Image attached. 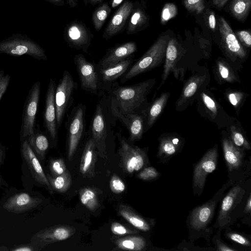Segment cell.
<instances>
[{
	"instance_id": "6da1fadb",
	"label": "cell",
	"mask_w": 251,
	"mask_h": 251,
	"mask_svg": "<svg viewBox=\"0 0 251 251\" xmlns=\"http://www.w3.org/2000/svg\"><path fill=\"white\" fill-rule=\"evenodd\" d=\"M155 82V79L152 78L116 88L112 93V110L123 114L138 113L137 110L146 100Z\"/></svg>"
},
{
	"instance_id": "7a4b0ae2",
	"label": "cell",
	"mask_w": 251,
	"mask_h": 251,
	"mask_svg": "<svg viewBox=\"0 0 251 251\" xmlns=\"http://www.w3.org/2000/svg\"><path fill=\"white\" fill-rule=\"evenodd\" d=\"M170 38V36L167 32L162 33L121 78V82H125L140 74L160 65L165 57L166 47Z\"/></svg>"
},
{
	"instance_id": "3957f363",
	"label": "cell",
	"mask_w": 251,
	"mask_h": 251,
	"mask_svg": "<svg viewBox=\"0 0 251 251\" xmlns=\"http://www.w3.org/2000/svg\"><path fill=\"white\" fill-rule=\"evenodd\" d=\"M40 91L41 83L39 81H37L32 85L28 91L22 114L20 131L21 141L26 139L34 132Z\"/></svg>"
},
{
	"instance_id": "277c9868",
	"label": "cell",
	"mask_w": 251,
	"mask_h": 251,
	"mask_svg": "<svg viewBox=\"0 0 251 251\" xmlns=\"http://www.w3.org/2000/svg\"><path fill=\"white\" fill-rule=\"evenodd\" d=\"M120 147V166L124 171L132 174L142 169L147 163V156L144 151L137 146L130 145L120 134H118Z\"/></svg>"
},
{
	"instance_id": "5b68a950",
	"label": "cell",
	"mask_w": 251,
	"mask_h": 251,
	"mask_svg": "<svg viewBox=\"0 0 251 251\" xmlns=\"http://www.w3.org/2000/svg\"><path fill=\"white\" fill-rule=\"evenodd\" d=\"M63 37L70 47L87 53L94 34L85 23L75 20L65 27Z\"/></svg>"
},
{
	"instance_id": "8992f818",
	"label": "cell",
	"mask_w": 251,
	"mask_h": 251,
	"mask_svg": "<svg viewBox=\"0 0 251 251\" xmlns=\"http://www.w3.org/2000/svg\"><path fill=\"white\" fill-rule=\"evenodd\" d=\"M75 231V227L69 225L53 226L35 234L31 237V243L39 251L50 244L69 238Z\"/></svg>"
},
{
	"instance_id": "52a82bcc",
	"label": "cell",
	"mask_w": 251,
	"mask_h": 251,
	"mask_svg": "<svg viewBox=\"0 0 251 251\" xmlns=\"http://www.w3.org/2000/svg\"><path fill=\"white\" fill-rule=\"evenodd\" d=\"M75 81L71 74L64 71L62 77L55 89V103L57 127L62 124L64 116L69 106L74 89Z\"/></svg>"
},
{
	"instance_id": "ba28073f",
	"label": "cell",
	"mask_w": 251,
	"mask_h": 251,
	"mask_svg": "<svg viewBox=\"0 0 251 251\" xmlns=\"http://www.w3.org/2000/svg\"><path fill=\"white\" fill-rule=\"evenodd\" d=\"M0 53H4L13 56L28 55L39 60H47L44 50L32 41L14 39L0 43Z\"/></svg>"
},
{
	"instance_id": "9c48e42d",
	"label": "cell",
	"mask_w": 251,
	"mask_h": 251,
	"mask_svg": "<svg viewBox=\"0 0 251 251\" xmlns=\"http://www.w3.org/2000/svg\"><path fill=\"white\" fill-rule=\"evenodd\" d=\"M74 62L81 88L87 92L96 93L98 89L99 76L94 65L80 53L75 56Z\"/></svg>"
},
{
	"instance_id": "30bf717a",
	"label": "cell",
	"mask_w": 251,
	"mask_h": 251,
	"mask_svg": "<svg viewBox=\"0 0 251 251\" xmlns=\"http://www.w3.org/2000/svg\"><path fill=\"white\" fill-rule=\"evenodd\" d=\"M217 24L221 43L225 50L232 56L240 59L245 58L247 55L246 50L225 18L222 16L218 17Z\"/></svg>"
},
{
	"instance_id": "8fae6325",
	"label": "cell",
	"mask_w": 251,
	"mask_h": 251,
	"mask_svg": "<svg viewBox=\"0 0 251 251\" xmlns=\"http://www.w3.org/2000/svg\"><path fill=\"white\" fill-rule=\"evenodd\" d=\"M84 107L79 105L75 107L68 126V158L71 160L81 140L84 129Z\"/></svg>"
},
{
	"instance_id": "7c38bea8",
	"label": "cell",
	"mask_w": 251,
	"mask_h": 251,
	"mask_svg": "<svg viewBox=\"0 0 251 251\" xmlns=\"http://www.w3.org/2000/svg\"><path fill=\"white\" fill-rule=\"evenodd\" d=\"M133 5V1L126 0L118 7L106 26L102 35L103 38L109 39L126 28Z\"/></svg>"
},
{
	"instance_id": "4fadbf2b",
	"label": "cell",
	"mask_w": 251,
	"mask_h": 251,
	"mask_svg": "<svg viewBox=\"0 0 251 251\" xmlns=\"http://www.w3.org/2000/svg\"><path fill=\"white\" fill-rule=\"evenodd\" d=\"M218 158V148L216 145L209 150L195 166L193 174L194 188L202 189L208 174L213 172L216 168Z\"/></svg>"
},
{
	"instance_id": "5bb4252c",
	"label": "cell",
	"mask_w": 251,
	"mask_h": 251,
	"mask_svg": "<svg viewBox=\"0 0 251 251\" xmlns=\"http://www.w3.org/2000/svg\"><path fill=\"white\" fill-rule=\"evenodd\" d=\"M21 151L34 179L43 186L50 193L53 190L48 181L47 176L32 149L26 139L22 141Z\"/></svg>"
},
{
	"instance_id": "9a60e30c",
	"label": "cell",
	"mask_w": 251,
	"mask_h": 251,
	"mask_svg": "<svg viewBox=\"0 0 251 251\" xmlns=\"http://www.w3.org/2000/svg\"><path fill=\"white\" fill-rule=\"evenodd\" d=\"M91 130L92 139L95 143L98 154L101 158L106 159L107 128L104 113L101 105L99 104L97 105L92 119Z\"/></svg>"
},
{
	"instance_id": "2e32d148",
	"label": "cell",
	"mask_w": 251,
	"mask_h": 251,
	"mask_svg": "<svg viewBox=\"0 0 251 251\" xmlns=\"http://www.w3.org/2000/svg\"><path fill=\"white\" fill-rule=\"evenodd\" d=\"M55 83L50 78L46 94L44 114V126L50 138L54 140L57 134L56 108L55 103Z\"/></svg>"
},
{
	"instance_id": "e0dca14e",
	"label": "cell",
	"mask_w": 251,
	"mask_h": 251,
	"mask_svg": "<svg viewBox=\"0 0 251 251\" xmlns=\"http://www.w3.org/2000/svg\"><path fill=\"white\" fill-rule=\"evenodd\" d=\"M42 202L40 198L21 192L10 197L3 204V207L9 212L20 213L37 207Z\"/></svg>"
},
{
	"instance_id": "ac0fdd59",
	"label": "cell",
	"mask_w": 251,
	"mask_h": 251,
	"mask_svg": "<svg viewBox=\"0 0 251 251\" xmlns=\"http://www.w3.org/2000/svg\"><path fill=\"white\" fill-rule=\"evenodd\" d=\"M137 50L135 42L129 41L110 49L100 61V68H106L129 58Z\"/></svg>"
},
{
	"instance_id": "d6986e66",
	"label": "cell",
	"mask_w": 251,
	"mask_h": 251,
	"mask_svg": "<svg viewBox=\"0 0 251 251\" xmlns=\"http://www.w3.org/2000/svg\"><path fill=\"white\" fill-rule=\"evenodd\" d=\"M150 25V17L146 8L136 1L126 26V34L133 35L146 28Z\"/></svg>"
},
{
	"instance_id": "ffe728a7",
	"label": "cell",
	"mask_w": 251,
	"mask_h": 251,
	"mask_svg": "<svg viewBox=\"0 0 251 251\" xmlns=\"http://www.w3.org/2000/svg\"><path fill=\"white\" fill-rule=\"evenodd\" d=\"M112 111L128 129L130 141L135 142L141 139L144 132V118L143 115L138 113L123 114L114 110Z\"/></svg>"
},
{
	"instance_id": "44dd1931",
	"label": "cell",
	"mask_w": 251,
	"mask_h": 251,
	"mask_svg": "<svg viewBox=\"0 0 251 251\" xmlns=\"http://www.w3.org/2000/svg\"><path fill=\"white\" fill-rule=\"evenodd\" d=\"M98 154L94 141L91 138L85 146L80 163L79 171L84 177L91 178L95 176Z\"/></svg>"
},
{
	"instance_id": "7402d4cb",
	"label": "cell",
	"mask_w": 251,
	"mask_h": 251,
	"mask_svg": "<svg viewBox=\"0 0 251 251\" xmlns=\"http://www.w3.org/2000/svg\"><path fill=\"white\" fill-rule=\"evenodd\" d=\"M179 55V45L177 40L170 37L166 47L165 59L161 83L158 89L164 84L171 72H175Z\"/></svg>"
},
{
	"instance_id": "603a6c76",
	"label": "cell",
	"mask_w": 251,
	"mask_h": 251,
	"mask_svg": "<svg viewBox=\"0 0 251 251\" xmlns=\"http://www.w3.org/2000/svg\"><path fill=\"white\" fill-rule=\"evenodd\" d=\"M216 204L210 201L195 208L190 217L191 226L197 230L204 228L213 216Z\"/></svg>"
},
{
	"instance_id": "cb8c5ba5",
	"label": "cell",
	"mask_w": 251,
	"mask_h": 251,
	"mask_svg": "<svg viewBox=\"0 0 251 251\" xmlns=\"http://www.w3.org/2000/svg\"><path fill=\"white\" fill-rule=\"evenodd\" d=\"M225 159L228 168L232 171L241 165L244 152L236 147L229 138H225L222 141Z\"/></svg>"
},
{
	"instance_id": "d4e9b609",
	"label": "cell",
	"mask_w": 251,
	"mask_h": 251,
	"mask_svg": "<svg viewBox=\"0 0 251 251\" xmlns=\"http://www.w3.org/2000/svg\"><path fill=\"white\" fill-rule=\"evenodd\" d=\"M118 212L121 216L138 229L143 231L150 229L151 226L148 222L130 206L121 204L118 208Z\"/></svg>"
},
{
	"instance_id": "484cf974",
	"label": "cell",
	"mask_w": 251,
	"mask_h": 251,
	"mask_svg": "<svg viewBox=\"0 0 251 251\" xmlns=\"http://www.w3.org/2000/svg\"><path fill=\"white\" fill-rule=\"evenodd\" d=\"M133 60L127 58L106 68H100V75L102 80L108 82L115 80L127 71Z\"/></svg>"
},
{
	"instance_id": "4316f807",
	"label": "cell",
	"mask_w": 251,
	"mask_h": 251,
	"mask_svg": "<svg viewBox=\"0 0 251 251\" xmlns=\"http://www.w3.org/2000/svg\"><path fill=\"white\" fill-rule=\"evenodd\" d=\"M26 139L37 157L43 159L49 147L47 137L35 129L34 133Z\"/></svg>"
},
{
	"instance_id": "83f0119b",
	"label": "cell",
	"mask_w": 251,
	"mask_h": 251,
	"mask_svg": "<svg viewBox=\"0 0 251 251\" xmlns=\"http://www.w3.org/2000/svg\"><path fill=\"white\" fill-rule=\"evenodd\" d=\"M251 7V0H231L229 11L235 19L244 23L247 18Z\"/></svg>"
},
{
	"instance_id": "f1b7e54d",
	"label": "cell",
	"mask_w": 251,
	"mask_h": 251,
	"mask_svg": "<svg viewBox=\"0 0 251 251\" xmlns=\"http://www.w3.org/2000/svg\"><path fill=\"white\" fill-rule=\"evenodd\" d=\"M170 94L163 93L149 107L147 115V124L148 127H151L165 107Z\"/></svg>"
},
{
	"instance_id": "f546056e",
	"label": "cell",
	"mask_w": 251,
	"mask_h": 251,
	"mask_svg": "<svg viewBox=\"0 0 251 251\" xmlns=\"http://www.w3.org/2000/svg\"><path fill=\"white\" fill-rule=\"evenodd\" d=\"M203 80L201 76L198 75L193 76L188 80L177 100V106H182L196 93Z\"/></svg>"
},
{
	"instance_id": "4dcf8cb0",
	"label": "cell",
	"mask_w": 251,
	"mask_h": 251,
	"mask_svg": "<svg viewBox=\"0 0 251 251\" xmlns=\"http://www.w3.org/2000/svg\"><path fill=\"white\" fill-rule=\"evenodd\" d=\"M115 244L120 249L133 251H142L146 246L145 239L138 236H128L118 238Z\"/></svg>"
},
{
	"instance_id": "1f68e13d",
	"label": "cell",
	"mask_w": 251,
	"mask_h": 251,
	"mask_svg": "<svg viewBox=\"0 0 251 251\" xmlns=\"http://www.w3.org/2000/svg\"><path fill=\"white\" fill-rule=\"evenodd\" d=\"M241 191V188L237 186L231 189L222 201L219 212L218 220H225L232 210Z\"/></svg>"
},
{
	"instance_id": "d6a6232c",
	"label": "cell",
	"mask_w": 251,
	"mask_h": 251,
	"mask_svg": "<svg viewBox=\"0 0 251 251\" xmlns=\"http://www.w3.org/2000/svg\"><path fill=\"white\" fill-rule=\"evenodd\" d=\"M46 176L53 191L64 193L69 189L71 185V176L68 170L64 174L56 176H52L49 174Z\"/></svg>"
},
{
	"instance_id": "836d02e7",
	"label": "cell",
	"mask_w": 251,
	"mask_h": 251,
	"mask_svg": "<svg viewBox=\"0 0 251 251\" xmlns=\"http://www.w3.org/2000/svg\"><path fill=\"white\" fill-rule=\"evenodd\" d=\"M112 8L107 2H103L94 11L92 21L95 30L99 31L111 12Z\"/></svg>"
},
{
	"instance_id": "e575fe53",
	"label": "cell",
	"mask_w": 251,
	"mask_h": 251,
	"mask_svg": "<svg viewBox=\"0 0 251 251\" xmlns=\"http://www.w3.org/2000/svg\"><path fill=\"white\" fill-rule=\"evenodd\" d=\"M180 145V140L176 137L170 136L162 138L160 141L158 155H172L176 152Z\"/></svg>"
},
{
	"instance_id": "d590c367",
	"label": "cell",
	"mask_w": 251,
	"mask_h": 251,
	"mask_svg": "<svg viewBox=\"0 0 251 251\" xmlns=\"http://www.w3.org/2000/svg\"><path fill=\"white\" fill-rule=\"evenodd\" d=\"M81 203L90 211H94L99 207V201L96 191L90 187H85L79 191Z\"/></svg>"
},
{
	"instance_id": "8d00e7d4",
	"label": "cell",
	"mask_w": 251,
	"mask_h": 251,
	"mask_svg": "<svg viewBox=\"0 0 251 251\" xmlns=\"http://www.w3.org/2000/svg\"><path fill=\"white\" fill-rule=\"evenodd\" d=\"M217 69L220 76L224 80L230 83L236 80L233 70L224 61L219 60L217 62Z\"/></svg>"
},
{
	"instance_id": "74e56055",
	"label": "cell",
	"mask_w": 251,
	"mask_h": 251,
	"mask_svg": "<svg viewBox=\"0 0 251 251\" xmlns=\"http://www.w3.org/2000/svg\"><path fill=\"white\" fill-rule=\"evenodd\" d=\"M188 12L196 15L202 13L206 8L205 0H182Z\"/></svg>"
},
{
	"instance_id": "f35d334b",
	"label": "cell",
	"mask_w": 251,
	"mask_h": 251,
	"mask_svg": "<svg viewBox=\"0 0 251 251\" xmlns=\"http://www.w3.org/2000/svg\"><path fill=\"white\" fill-rule=\"evenodd\" d=\"M177 14V8L174 3H166L161 12L160 23L165 25L170 20L174 18Z\"/></svg>"
},
{
	"instance_id": "ab89813d",
	"label": "cell",
	"mask_w": 251,
	"mask_h": 251,
	"mask_svg": "<svg viewBox=\"0 0 251 251\" xmlns=\"http://www.w3.org/2000/svg\"><path fill=\"white\" fill-rule=\"evenodd\" d=\"M231 137L233 143L240 149L250 150L251 146L242 133L234 126L231 127Z\"/></svg>"
},
{
	"instance_id": "60d3db41",
	"label": "cell",
	"mask_w": 251,
	"mask_h": 251,
	"mask_svg": "<svg viewBox=\"0 0 251 251\" xmlns=\"http://www.w3.org/2000/svg\"><path fill=\"white\" fill-rule=\"evenodd\" d=\"M50 168L52 176L61 175L67 171L64 161L62 158L51 160Z\"/></svg>"
},
{
	"instance_id": "b9f144b4",
	"label": "cell",
	"mask_w": 251,
	"mask_h": 251,
	"mask_svg": "<svg viewBox=\"0 0 251 251\" xmlns=\"http://www.w3.org/2000/svg\"><path fill=\"white\" fill-rule=\"evenodd\" d=\"M111 191L114 194H121L126 189V185L122 179L116 174H114L109 182Z\"/></svg>"
},
{
	"instance_id": "7bdbcfd3",
	"label": "cell",
	"mask_w": 251,
	"mask_h": 251,
	"mask_svg": "<svg viewBox=\"0 0 251 251\" xmlns=\"http://www.w3.org/2000/svg\"><path fill=\"white\" fill-rule=\"evenodd\" d=\"M111 232L117 235H126L137 233V231L131 229L118 222H113L111 226Z\"/></svg>"
},
{
	"instance_id": "ee69618b",
	"label": "cell",
	"mask_w": 251,
	"mask_h": 251,
	"mask_svg": "<svg viewBox=\"0 0 251 251\" xmlns=\"http://www.w3.org/2000/svg\"><path fill=\"white\" fill-rule=\"evenodd\" d=\"M159 176V173L154 168L148 167L137 175V177L145 181H149L156 178Z\"/></svg>"
},
{
	"instance_id": "f6af8a7d",
	"label": "cell",
	"mask_w": 251,
	"mask_h": 251,
	"mask_svg": "<svg viewBox=\"0 0 251 251\" xmlns=\"http://www.w3.org/2000/svg\"><path fill=\"white\" fill-rule=\"evenodd\" d=\"M235 34L242 46L247 48L251 47V34L250 30H238Z\"/></svg>"
},
{
	"instance_id": "bcb514c9",
	"label": "cell",
	"mask_w": 251,
	"mask_h": 251,
	"mask_svg": "<svg viewBox=\"0 0 251 251\" xmlns=\"http://www.w3.org/2000/svg\"><path fill=\"white\" fill-rule=\"evenodd\" d=\"M202 101L212 116H215L217 113V107L215 101L208 95L201 93Z\"/></svg>"
},
{
	"instance_id": "7dc6e473",
	"label": "cell",
	"mask_w": 251,
	"mask_h": 251,
	"mask_svg": "<svg viewBox=\"0 0 251 251\" xmlns=\"http://www.w3.org/2000/svg\"><path fill=\"white\" fill-rule=\"evenodd\" d=\"M10 81V76L0 70V100L6 91Z\"/></svg>"
},
{
	"instance_id": "c3c4849f",
	"label": "cell",
	"mask_w": 251,
	"mask_h": 251,
	"mask_svg": "<svg viewBox=\"0 0 251 251\" xmlns=\"http://www.w3.org/2000/svg\"><path fill=\"white\" fill-rule=\"evenodd\" d=\"M244 94L240 92L234 91L228 93L227 97L230 103L235 107H238L241 103Z\"/></svg>"
},
{
	"instance_id": "681fc988",
	"label": "cell",
	"mask_w": 251,
	"mask_h": 251,
	"mask_svg": "<svg viewBox=\"0 0 251 251\" xmlns=\"http://www.w3.org/2000/svg\"><path fill=\"white\" fill-rule=\"evenodd\" d=\"M227 236L231 240L242 245L249 246L250 241L243 236L236 233H229Z\"/></svg>"
},
{
	"instance_id": "f907efd6",
	"label": "cell",
	"mask_w": 251,
	"mask_h": 251,
	"mask_svg": "<svg viewBox=\"0 0 251 251\" xmlns=\"http://www.w3.org/2000/svg\"><path fill=\"white\" fill-rule=\"evenodd\" d=\"M208 12L207 16L208 25L211 30L214 31L217 25L215 14L213 10H209Z\"/></svg>"
},
{
	"instance_id": "816d5d0a",
	"label": "cell",
	"mask_w": 251,
	"mask_h": 251,
	"mask_svg": "<svg viewBox=\"0 0 251 251\" xmlns=\"http://www.w3.org/2000/svg\"><path fill=\"white\" fill-rule=\"evenodd\" d=\"M13 251H37L35 247L31 244H24L14 247L11 250Z\"/></svg>"
},
{
	"instance_id": "f5cc1de1",
	"label": "cell",
	"mask_w": 251,
	"mask_h": 251,
	"mask_svg": "<svg viewBox=\"0 0 251 251\" xmlns=\"http://www.w3.org/2000/svg\"><path fill=\"white\" fill-rule=\"evenodd\" d=\"M229 0H210L211 5L218 10L223 9Z\"/></svg>"
},
{
	"instance_id": "db71d44e",
	"label": "cell",
	"mask_w": 251,
	"mask_h": 251,
	"mask_svg": "<svg viewBox=\"0 0 251 251\" xmlns=\"http://www.w3.org/2000/svg\"><path fill=\"white\" fill-rule=\"evenodd\" d=\"M52 1L54 2L56 4L58 5H62L65 4V0H51ZM66 4H69V5L73 8L75 7L77 4V0H67L66 2Z\"/></svg>"
},
{
	"instance_id": "11a10c76",
	"label": "cell",
	"mask_w": 251,
	"mask_h": 251,
	"mask_svg": "<svg viewBox=\"0 0 251 251\" xmlns=\"http://www.w3.org/2000/svg\"><path fill=\"white\" fill-rule=\"evenodd\" d=\"M5 157V148L0 142V167L4 162Z\"/></svg>"
},
{
	"instance_id": "9f6ffc18",
	"label": "cell",
	"mask_w": 251,
	"mask_h": 251,
	"mask_svg": "<svg viewBox=\"0 0 251 251\" xmlns=\"http://www.w3.org/2000/svg\"><path fill=\"white\" fill-rule=\"evenodd\" d=\"M126 0H110L109 4L112 9L116 8L122 4Z\"/></svg>"
},
{
	"instance_id": "6f0895ef",
	"label": "cell",
	"mask_w": 251,
	"mask_h": 251,
	"mask_svg": "<svg viewBox=\"0 0 251 251\" xmlns=\"http://www.w3.org/2000/svg\"><path fill=\"white\" fill-rule=\"evenodd\" d=\"M217 248H218L217 250L218 251H233L236 250L234 249H232V248H230L229 247H228V246L225 245V244H224L223 243H221V242H219L218 244Z\"/></svg>"
},
{
	"instance_id": "680465c9",
	"label": "cell",
	"mask_w": 251,
	"mask_h": 251,
	"mask_svg": "<svg viewBox=\"0 0 251 251\" xmlns=\"http://www.w3.org/2000/svg\"><path fill=\"white\" fill-rule=\"evenodd\" d=\"M104 0H84V2L86 5L91 4L95 5L97 4H100L103 2Z\"/></svg>"
},
{
	"instance_id": "91938a15",
	"label": "cell",
	"mask_w": 251,
	"mask_h": 251,
	"mask_svg": "<svg viewBox=\"0 0 251 251\" xmlns=\"http://www.w3.org/2000/svg\"><path fill=\"white\" fill-rule=\"evenodd\" d=\"M251 196L250 195L245 206V212L246 213L250 212L251 209Z\"/></svg>"
},
{
	"instance_id": "94428289",
	"label": "cell",
	"mask_w": 251,
	"mask_h": 251,
	"mask_svg": "<svg viewBox=\"0 0 251 251\" xmlns=\"http://www.w3.org/2000/svg\"><path fill=\"white\" fill-rule=\"evenodd\" d=\"M7 186L8 184L6 182L5 180L3 178L2 176L0 174V188Z\"/></svg>"
},
{
	"instance_id": "6125c7cd",
	"label": "cell",
	"mask_w": 251,
	"mask_h": 251,
	"mask_svg": "<svg viewBox=\"0 0 251 251\" xmlns=\"http://www.w3.org/2000/svg\"><path fill=\"white\" fill-rule=\"evenodd\" d=\"M148 0H141L140 3L143 6L144 8L146 9V3Z\"/></svg>"
}]
</instances>
